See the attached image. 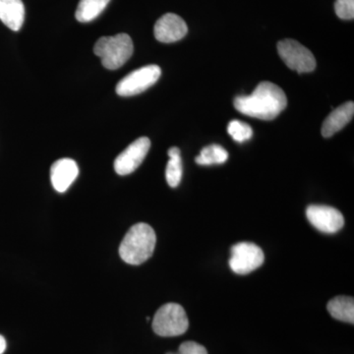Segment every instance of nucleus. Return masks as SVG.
Instances as JSON below:
<instances>
[{
	"label": "nucleus",
	"mask_w": 354,
	"mask_h": 354,
	"mask_svg": "<svg viewBox=\"0 0 354 354\" xmlns=\"http://www.w3.org/2000/svg\"><path fill=\"white\" fill-rule=\"evenodd\" d=\"M234 106L239 113L262 120H272L288 106L285 92L276 84L262 82L252 94L239 95Z\"/></svg>",
	"instance_id": "obj_1"
},
{
	"label": "nucleus",
	"mask_w": 354,
	"mask_h": 354,
	"mask_svg": "<svg viewBox=\"0 0 354 354\" xmlns=\"http://www.w3.org/2000/svg\"><path fill=\"white\" fill-rule=\"evenodd\" d=\"M157 236L155 230L147 223L133 225L120 246L121 259L130 265H141L152 257Z\"/></svg>",
	"instance_id": "obj_2"
},
{
	"label": "nucleus",
	"mask_w": 354,
	"mask_h": 354,
	"mask_svg": "<svg viewBox=\"0 0 354 354\" xmlns=\"http://www.w3.org/2000/svg\"><path fill=\"white\" fill-rule=\"evenodd\" d=\"M133 50V41L127 34L102 37L94 46L95 55L101 58L102 64L109 70L120 68L132 57Z\"/></svg>",
	"instance_id": "obj_3"
},
{
	"label": "nucleus",
	"mask_w": 354,
	"mask_h": 354,
	"mask_svg": "<svg viewBox=\"0 0 354 354\" xmlns=\"http://www.w3.org/2000/svg\"><path fill=\"white\" fill-rule=\"evenodd\" d=\"M188 327L189 321L185 310L179 304L162 305L153 317V332L160 337H177L183 335L188 330Z\"/></svg>",
	"instance_id": "obj_4"
},
{
	"label": "nucleus",
	"mask_w": 354,
	"mask_h": 354,
	"mask_svg": "<svg viewBox=\"0 0 354 354\" xmlns=\"http://www.w3.org/2000/svg\"><path fill=\"white\" fill-rule=\"evenodd\" d=\"M278 53L286 66L298 73H309L316 68L313 53L295 39H286L279 41Z\"/></svg>",
	"instance_id": "obj_5"
},
{
	"label": "nucleus",
	"mask_w": 354,
	"mask_h": 354,
	"mask_svg": "<svg viewBox=\"0 0 354 354\" xmlns=\"http://www.w3.org/2000/svg\"><path fill=\"white\" fill-rule=\"evenodd\" d=\"M162 75V70L158 65H147L134 70L125 76L116 86V93L121 97H132L145 92L157 83Z\"/></svg>",
	"instance_id": "obj_6"
},
{
	"label": "nucleus",
	"mask_w": 354,
	"mask_h": 354,
	"mask_svg": "<svg viewBox=\"0 0 354 354\" xmlns=\"http://www.w3.org/2000/svg\"><path fill=\"white\" fill-rule=\"evenodd\" d=\"M264 252L259 246L251 242H241L232 248L230 267L237 274H250L263 265Z\"/></svg>",
	"instance_id": "obj_7"
},
{
	"label": "nucleus",
	"mask_w": 354,
	"mask_h": 354,
	"mask_svg": "<svg viewBox=\"0 0 354 354\" xmlns=\"http://www.w3.org/2000/svg\"><path fill=\"white\" fill-rule=\"evenodd\" d=\"M150 148L151 141L147 137L135 140L115 158L114 171L120 176L132 174L144 162Z\"/></svg>",
	"instance_id": "obj_8"
},
{
	"label": "nucleus",
	"mask_w": 354,
	"mask_h": 354,
	"mask_svg": "<svg viewBox=\"0 0 354 354\" xmlns=\"http://www.w3.org/2000/svg\"><path fill=\"white\" fill-rule=\"evenodd\" d=\"M306 216L314 227L325 234H335L344 225L341 212L325 205H311L306 209Z\"/></svg>",
	"instance_id": "obj_9"
},
{
	"label": "nucleus",
	"mask_w": 354,
	"mask_h": 354,
	"mask_svg": "<svg viewBox=\"0 0 354 354\" xmlns=\"http://www.w3.org/2000/svg\"><path fill=\"white\" fill-rule=\"evenodd\" d=\"M185 21L174 13H167L160 18L153 28L156 39L160 43L171 44L180 41L187 35Z\"/></svg>",
	"instance_id": "obj_10"
},
{
	"label": "nucleus",
	"mask_w": 354,
	"mask_h": 354,
	"mask_svg": "<svg viewBox=\"0 0 354 354\" xmlns=\"http://www.w3.org/2000/svg\"><path fill=\"white\" fill-rule=\"evenodd\" d=\"M79 174L78 165L72 158H60L50 169V180L53 188L59 193L68 190Z\"/></svg>",
	"instance_id": "obj_11"
},
{
	"label": "nucleus",
	"mask_w": 354,
	"mask_h": 354,
	"mask_svg": "<svg viewBox=\"0 0 354 354\" xmlns=\"http://www.w3.org/2000/svg\"><path fill=\"white\" fill-rule=\"evenodd\" d=\"M354 114L353 102H348L334 109L327 116L322 125L323 137L330 138L335 133L339 132L353 120Z\"/></svg>",
	"instance_id": "obj_12"
},
{
	"label": "nucleus",
	"mask_w": 354,
	"mask_h": 354,
	"mask_svg": "<svg viewBox=\"0 0 354 354\" xmlns=\"http://www.w3.org/2000/svg\"><path fill=\"white\" fill-rule=\"evenodd\" d=\"M0 20L12 31H19L25 20L22 0H0Z\"/></svg>",
	"instance_id": "obj_13"
},
{
	"label": "nucleus",
	"mask_w": 354,
	"mask_h": 354,
	"mask_svg": "<svg viewBox=\"0 0 354 354\" xmlns=\"http://www.w3.org/2000/svg\"><path fill=\"white\" fill-rule=\"evenodd\" d=\"M328 311L333 318L342 322L354 323V300L353 297H337L328 304Z\"/></svg>",
	"instance_id": "obj_14"
},
{
	"label": "nucleus",
	"mask_w": 354,
	"mask_h": 354,
	"mask_svg": "<svg viewBox=\"0 0 354 354\" xmlns=\"http://www.w3.org/2000/svg\"><path fill=\"white\" fill-rule=\"evenodd\" d=\"M111 0H80L75 13L76 19L88 23L101 15Z\"/></svg>",
	"instance_id": "obj_15"
},
{
	"label": "nucleus",
	"mask_w": 354,
	"mask_h": 354,
	"mask_svg": "<svg viewBox=\"0 0 354 354\" xmlns=\"http://www.w3.org/2000/svg\"><path fill=\"white\" fill-rule=\"evenodd\" d=\"M169 160L165 169V178L167 184L172 188H176L181 183L183 174V160H181L180 150L177 147H172L169 152Z\"/></svg>",
	"instance_id": "obj_16"
},
{
	"label": "nucleus",
	"mask_w": 354,
	"mask_h": 354,
	"mask_svg": "<svg viewBox=\"0 0 354 354\" xmlns=\"http://www.w3.org/2000/svg\"><path fill=\"white\" fill-rule=\"evenodd\" d=\"M228 158V153L220 145L205 147L200 155L195 158V162L200 165H212L225 164Z\"/></svg>",
	"instance_id": "obj_17"
},
{
	"label": "nucleus",
	"mask_w": 354,
	"mask_h": 354,
	"mask_svg": "<svg viewBox=\"0 0 354 354\" xmlns=\"http://www.w3.org/2000/svg\"><path fill=\"white\" fill-rule=\"evenodd\" d=\"M227 132L232 139L239 143L248 141L253 136V130L250 125L241 120L230 121L227 127Z\"/></svg>",
	"instance_id": "obj_18"
},
{
	"label": "nucleus",
	"mask_w": 354,
	"mask_h": 354,
	"mask_svg": "<svg viewBox=\"0 0 354 354\" xmlns=\"http://www.w3.org/2000/svg\"><path fill=\"white\" fill-rule=\"evenodd\" d=\"M335 11L337 17L342 20L354 18V0H335Z\"/></svg>",
	"instance_id": "obj_19"
},
{
	"label": "nucleus",
	"mask_w": 354,
	"mask_h": 354,
	"mask_svg": "<svg viewBox=\"0 0 354 354\" xmlns=\"http://www.w3.org/2000/svg\"><path fill=\"white\" fill-rule=\"evenodd\" d=\"M167 354H208L207 349L202 344L195 342H185L180 344L176 353H169Z\"/></svg>",
	"instance_id": "obj_20"
},
{
	"label": "nucleus",
	"mask_w": 354,
	"mask_h": 354,
	"mask_svg": "<svg viewBox=\"0 0 354 354\" xmlns=\"http://www.w3.org/2000/svg\"><path fill=\"white\" fill-rule=\"evenodd\" d=\"M6 349V341L1 335H0V354H3Z\"/></svg>",
	"instance_id": "obj_21"
}]
</instances>
